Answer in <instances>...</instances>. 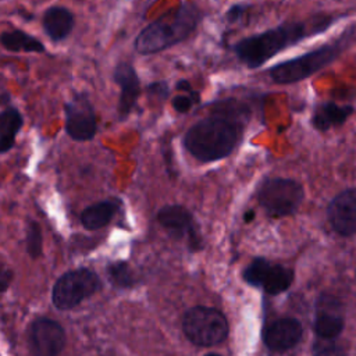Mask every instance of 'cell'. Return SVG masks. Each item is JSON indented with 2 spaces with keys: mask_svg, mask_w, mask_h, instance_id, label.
Instances as JSON below:
<instances>
[{
  "mask_svg": "<svg viewBox=\"0 0 356 356\" xmlns=\"http://www.w3.org/2000/svg\"><path fill=\"white\" fill-rule=\"evenodd\" d=\"M197 100H199V93L193 89L191 92H186V95L182 93L172 97V107L178 113H186Z\"/></svg>",
  "mask_w": 356,
  "mask_h": 356,
  "instance_id": "24",
  "label": "cell"
},
{
  "mask_svg": "<svg viewBox=\"0 0 356 356\" xmlns=\"http://www.w3.org/2000/svg\"><path fill=\"white\" fill-rule=\"evenodd\" d=\"M100 288V280L93 270L78 268L61 275L51 292L53 305L60 310L78 306L85 298L93 295Z\"/></svg>",
  "mask_w": 356,
  "mask_h": 356,
  "instance_id": "5",
  "label": "cell"
},
{
  "mask_svg": "<svg viewBox=\"0 0 356 356\" xmlns=\"http://www.w3.org/2000/svg\"><path fill=\"white\" fill-rule=\"evenodd\" d=\"M328 217L337 232L352 235L356 232V189L339 193L328 207Z\"/></svg>",
  "mask_w": 356,
  "mask_h": 356,
  "instance_id": "11",
  "label": "cell"
},
{
  "mask_svg": "<svg viewBox=\"0 0 356 356\" xmlns=\"http://www.w3.org/2000/svg\"><path fill=\"white\" fill-rule=\"evenodd\" d=\"M11 278H13V271L0 263V293L10 286Z\"/></svg>",
  "mask_w": 356,
  "mask_h": 356,
  "instance_id": "26",
  "label": "cell"
},
{
  "mask_svg": "<svg viewBox=\"0 0 356 356\" xmlns=\"http://www.w3.org/2000/svg\"><path fill=\"white\" fill-rule=\"evenodd\" d=\"M202 18L193 3H184L177 10L161 15L149 24L136 38L135 49L140 54H153L165 50L186 39Z\"/></svg>",
  "mask_w": 356,
  "mask_h": 356,
  "instance_id": "2",
  "label": "cell"
},
{
  "mask_svg": "<svg viewBox=\"0 0 356 356\" xmlns=\"http://www.w3.org/2000/svg\"><path fill=\"white\" fill-rule=\"evenodd\" d=\"M147 92L150 95H156L159 97H165L168 95V86L165 82H154L147 86Z\"/></svg>",
  "mask_w": 356,
  "mask_h": 356,
  "instance_id": "27",
  "label": "cell"
},
{
  "mask_svg": "<svg viewBox=\"0 0 356 356\" xmlns=\"http://www.w3.org/2000/svg\"><path fill=\"white\" fill-rule=\"evenodd\" d=\"M22 127V115L15 107L0 113V153L8 152L15 143V135Z\"/></svg>",
  "mask_w": 356,
  "mask_h": 356,
  "instance_id": "19",
  "label": "cell"
},
{
  "mask_svg": "<svg viewBox=\"0 0 356 356\" xmlns=\"http://www.w3.org/2000/svg\"><path fill=\"white\" fill-rule=\"evenodd\" d=\"M184 331L196 345L210 346L221 342L228 332L225 317L216 309L192 307L184 317Z\"/></svg>",
  "mask_w": 356,
  "mask_h": 356,
  "instance_id": "6",
  "label": "cell"
},
{
  "mask_svg": "<svg viewBox=\"0 0 356 356\" xmlns=\"http://www.w3.org/2000/svg\"><path fill=\"white\" fill-rule=\"evenodd\" d=\"M65 131L75 140L95 136L96 114L86 93H76L65 103Z\"/></svg>",
  "mask_w": 356,
  "mask_h": 356,
  "instance_id": "8",
  "label": "cell"
},
{
  "mask_svg": "<svg viewBox=\"0 0 356 356\" xmlns=\"http://www.w3.org/2000/svg\"><path fill=\"white\" fill-rule=\"evenodd\" d=\"M238 142V124L227 115H211L192 125L184 139L188 152L202 161L228 156Z\"/></svg>",
  "mask_w": 356,
  "mask_h": 356,
  "instance_id": "3",
  "label": "cell"
},
{
  "mask_svg": "<svg viewBox=\"0 0 356 356\" xmlns=\"http://www.w3.org/2000/svg\"><path fill=\"white\" fill-rule=\"evenodd\" d=\"M343 327L339 302L328 295H324L317 302V313L314 330L321 338H335Z\"/></svg>",
  "mask_w": 356,
  "mask_h": 356,
  "instance_id": "13",
  "label": "cell"
},
{
  "mask_svg": "<svg viewBox=\"0 0 356 356\" xmlns=\"http://www.w3.org/2000/svg\"><path fill=\"white\" fill-rule=\"evenodd\" d=\"M107 275H108L110 281L120 288L131 286L134 282L131 268L125 261H117V263L108 264Z\"/></svg>",
  "mask_w": 356,
  "mask_h": 356,
  "instance_id": "21",
  "label": "cell"
},
{
  "mask_svg": "<svg viewBox=\"0 0 356 356\" xmlns=\"http://www.w3.org/2000/svg\"><path fill=\"white\" fill-rule=\"evenodd\" d=\"M313 356H345V352L332 338L320 337L313 346Z\"/></svg>",
  "mask_w": 356,
  "mask_h": 356,
  "instance_id": "23",
  "label": "cell"
},
{
  "mask_svg": "<svg viewBox=\"0 0 356 356\" xmlns=\"http://www.w3.org/2000/svg\"><path fill=\"white\" fill-rule=\"evenodd\" d=\"M302 197V186L292 179H270L260 191V203L267 214L273 217H282L293 213Z\"/></svg>",
  "mask_w": 356,
  "mask_h": 356,
  "instance_id": "7",
  "label": "cell"
},
{
  "mask_svg": "<svg viewBox=\"0 0 356 356\" xmlns=\"http://www.w3.org/2000/svg\"><path fill=\"white\" fill-rule=\"evenodd\" d=\"M302 335V327L295 318H280L268 325L264 332V342L273 350L292 348Z\"/></svg>",
  "mask_w": 356,
  "mask_h": 356,
  "instance_id": "14",
  "label": "cell"
},
{
  "mask_svg": "<svg viewBox=\"0 0 356 356\" xmlns=\"http://www.w3.org/2000/svg\"><path fill=\"white\" fill-rule=\"evenodd\" d=\"M248 8H249V6H246V4H234V6L229 7V8L227 10V13H225L227 21L231 22V24L239 21V19L248 13Z\"/></svg>",
  "mask_w": 356,
  "mask_h": 356,
  "instance_id": "25",
  "label": "cell"
},
{
  "mask_svg": "<svg viewBox=\"0 0 356 356\" xmlns=\"http://www.w3.org/2000/svg\"><path fill=\"white\" fill-rule=\"evenodd\" d=\"M114 81L120 86V102H118V113L121 118L127 117L134 106L136 104L140 82L135 68L129 63H120L114 70Z\"/></svg>",
  "mask_w": 356,
  "mask_h": 356,
  "instance_id": "12",
  "label": "cell"
},
{
  "mask_svg": "<svg viewBox=\"0 0 356 356\" xmlns=\"http://www.w3.org/2000/svg\"><path fill=\"white\" fill-rule=\"evenodd\" d=\"M74 28V15L65 7L54 6L46 10L43 15V29L46 35L54 40L60 42L65 39Z\"/></svg>",
  "mask_w": 356,
  "mask_h": 356,
  "instance_id": "15",
  "label": "cell"
},
{
  "mask_svg": "<svg viewBox=\"0 0 356 356\" xmlns=\"http://www.w3.org/2000/svg\"><path fill=\"white\" fill-rule=\"evenodd\" d=\"M292 271L268 264L266 260H254L245 271V280L253 285H261L268 293H280L285 291L292 282Z\"/></svg>",
  "mask_w": 356,
  "mask_h": 356,
  "instance_id": "10",
  "label": "cell"
},
{
  "mask_svg": "<svg viewBox=\"0 0 356 356\" xmlns=\"http://www.w3.org/2000/svg\"><path fill=\"white\" fill-rule=\"evenodd\" d=\"M159 221L174 235L192 234V216L181 206H165L159 211Z\"/></svg>",
  "mask_w": 356,
  "mask_h": 356,
  "instance_id": "17",
  "label": "cell"
},
{
  "mask_svg": "<svg viewBox=\"0 0 356 356\" xmlns=\"http://www.w3.org/2000/svg\"><path fill=\"white\" fill-rule=\"evenodd\" d=\"M42 231L38 222L31 221L28 225V234H26V249L32 259H36L42 254Z\"/></svg>",
  "mask_w": 356,
  "mask_h": 356,
  "instance_id": "22",
  "label": "cell"
},
{
  "mask_svg": "<svg viewBox=\"0 0 356 356\" xmlns=\"http://www.w3.org/2000/svg\"><path fill=\"white\" fill-rule=\"evenodd\" d=\"M206 356H220V355H214V353H210V355H206Z\"/></svg>",
  "mask_w": 356,
  "mask_h": 356,
  "instance_id": "28",
  "label": "cell"
},
{
  "mask_svg": "<svg viewBox=\"0 0 356 356\" xmlns=\"http://www.w3.org/2000/svg\"><path fill=\"white\" fill-rule=\"evenodd\" d=\"M353 113L352 106H339L332 102H325L314 108L312 124L320 131H327L332 127H338L346 121Z\"/></svg>",
  "mask_w": 356,
  "mask_h": 356,
  "instance_id": "16",
  "label": "cell"
},
{
  "mask_svg": "<svg viewBox=\"0 0 356 356\" xmlns=\"http://www.w3.org/2000/svg\"><path fill=\"white\" fill-rule=\"evenodd\" d=\"M332 21L330 17H317L313 21L285 22L261 33L241 39L234 46V51L246 67L257 68L286 47L324 32Z\"/></svg>",
  "mask_w": 356,
  "mask_h": 356,
  "instance_id": "1",
  "label": "cell"
},
{
  "mask_svg": "<svg viewBox=\"0 0 356 356\" xmlns=\"http://www.w3.org/2000/svg\"><path fill=\"white\" fill-rule=\"evenodd\" d=\"M117 206L113 202H100L86 207L81 214V222L86 229H99L110 222Z\"/></svg>",
  "mask_w": 356,
  "mask_h": 356,
  "instance_id": "20",
  "label": "cell"
},
{
  "mask_svg": "<svg viewBox=\"0 0 356 356\" xmlns=\"http://www.w3.org/2000/svg\"><path fill=\"white\" fill-rule=\"evenodd\" d=\"M28 343L32 356H58L65 345L64 328L54 320L38 318L29 328Z\"/></svg>",
  "mask_w": 356,
  "mask_h": 356,
  "instance_id": "9",
  "label": "cell"
},
{
  "mask_svg": "<svg viewBox=\"0 0 356 356\" xmlns=\"http://www.w3.org/2000/svg\"><path fill=\"white\" fill-rule=\"evenodd\" d=\"M0 44L10 51H25V53H43L44 44L28 35L21 29L6 31L0 35Z\"/></svg>",
  "mask_w": 356,
  "mask_h": 356,
  "instance_id": "18",
  "label": "cell"
},
{
  "mask_svg": "<svg viewBox=\"0 0 356 356\" xmlns=\"http://www.w3.org/2000/svg\"><path fill=\"white\" fill-rule=\"evenodd\" d=\"M343 40L339 39L335 43H327L318 49L307 51L299 57L282 61L274 65L268 75L275 83H293L303 81L332 63L341 53Z\"/></svg>",
  "mask_w": 356,
  "mask_h": 356,
  "instance_id": "4",
  "label": "cell"
}]
</instances>
